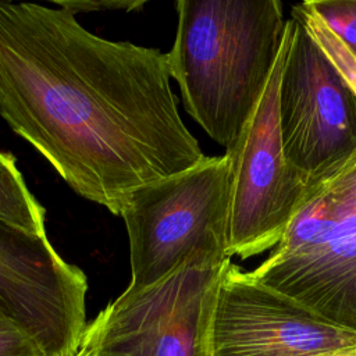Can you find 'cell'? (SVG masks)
Instances as JSON below:
<instances>
[{
	"label": "cell",
	"mask_w": 356,
	"mask_h": 356,
	"mask_svg": "<svg viewBox=\"0 0 356 356\" xmlns=\"http://www.w3.org/2000/svg\"><path fill=\"white\" fill-rule=\"evenodd\" d=\"M250 274L356 334V152L310 177L284 236Z\"/></svg>",
	"instance_id": "3957f363"
},
{
	"label": "cell",
	"mask_w": 356,
	"mask_h": 356,
	"mask_svg": "<svg viewBox=\"0 0 356 356\" xmlns=\"http://www.w3.org/2000/svg\"><path fill=\"white\" fill-rule=\"evenodd\" d=\"M291 18L277 64L253 114L225 150L231 168L228 254L249 259L275 248L302 204L310 177L282 146L278 90L291 42Z\"/></svg>",
	"instance_id": "5b68a950"
},
{
	"label": "cell",
	"mask_w": 356,
	"mask_h": 356,
	"mask_svg": "<svg viewBox=\"0 0 356 356\" xmlns=\"http://www.w3.org/2000/svg\"><path fill=\"white\" fill-rule=\"evenodd\" d=\"M356 345V334L321 318L228 260L213 307L209 356H309Z\"/></svg>",
	"instance_id": "9c48e42d"
},
{
	"label": "cell",
	"mask_w": 356,
	"mask_h": 356,
	"mask_svg": "<svg viewBox=\"0 0 356 356\" xmlns=\"http://www.w3.org/2000/svg\"><path fill=\"white\" fill-rule=\"evenodd\" d=\"M167 54L186 113L229 149L260 102L286 33L278 0H178Z\"/></svg>",
	"instance_id": "7a4b0ae2"
},
{
	"label": "cell",
	"mask_w": 356,
	"mask_h": 356,
	"mask_svg": "<svg viewBox=\"0 0 356 356\" xmlns=\"http://www.w3.org/2000/svg\"><path fill=\"white\" fill-rule=\"evenodd\" d=\"M85 273L47 236L0 221V306L42 356H75L86 328Z\"/></svg>",
	"instance_id": "ba28073f"
},
{
	"label": "cell",
	"mask_w": 356,
	"mask_h": 356,
	"mask_svg": "<svg viewBox=\"0 0 356 356\" xmlns=\"http://www.w3.org/2000/svg\"><path fill=\"white\" fill-rule=\"evenodd\" d=\"M170 81L159 49L100 38L57 6L0 1V117L111 214L206 157Z\"/></svg>",
	"instance_id": "6da1fadb"
},
{
	"label": "cell",
	"mask_w": 356,
	"mask_h": 356,
	"mask_svg": "<svg viewBox=\"0 0 356 356\" xmlns=\"http://www.w3.org/2000/svg\"><path fill=\"white\" fill-rule=\"evenodd\" d=\"M303 3L356 58V0H309Z\"/></svg>",
	"instance_id": "8fae6325"
},
{
	"label": "cell",
	"mask_w": 356,
	"mask_h": 356,
	"mask_svg": "<svg viewBox=\"0 0 356 356\" xmlns=\"http://www.w3.org/2000/svg\"><path fill=\"white\" fill-rule=\"evenodd\" d=\"M0 356H42L28 335L0 306Z\"/></svg>",
	"instance_id": "7c38bea8"
},
{
	"label": "cell",
	"mask_w": 356,
	"mask_h": 356,
	"mask_svg": "<svg viewBox=\"0 0 356 356\" xmlns=\"http://www.w3.org/2000/svg\"><path fill=\"white\" fill-rule=\"evenodd\" d=\"M229 202L225 153L135 191L121 213L129 242L128 286L156 284L186 264L229 260Z\"/></svg>",
	"instance_id": "277c9868"
},
{
	"label": "cell",
	"mask_w": 356,
	"mask_h": 356,
	"mask_svg": "<svg viewBox=\"0 0 356 356\" xmlns=\"http://www.w3.org/2000/svg\"><path fill=\"white\" fill-rule=\"evenodd\" d=\"M145 0H57L54 6L67 10L72 15L92 11H136L145 6Z\"/></svg>",
	"instance_id": "4fadbf2b"
},
{
	"label": "cell",
	"mask_w": 356,
	"mask_h": 356,
	"mask_svg": "<svg viewBox=\"0 0 356 356\" xmlns=\"http://www.w3.org/2000/svg\"><path fill=\"white\" fill-rule=\"evenodd\" d=\"M278 115L288 160L314 177L356 152V92L313 38L291 15Z\"/></svg>",
	"instance_id": "52a82bcc"
},
{
	"label": "cell",
	"mask_w": 356,
	"mask_h": 356,
	"mask_svg": "<svg viewBox=\"0 0 356 356\" xmlns=\"http://www.w3.org/2000/svg\"><path fill=\"white\" fill-rule=\"evenodd\" d=\"M44 207L31 193L15 157L0 150V221L36 236H46Z\"/></svg>",
	"instance_id": "30bf717a"
},
{
	"label": "cell",
	"mask_w": 356,
	"mask_h": 356,
	"mask_svg": "<svg viewBox=\"0 0 356 356\" xmlns=\"http://www.w3.org/2000/svg\"><path fill=\"white\" fill-rule=\"evenodd\" d=\"M75 356H81V353H79V352H78V353H76V355H75Z\"/></svg>",
	"instance_id": "9a60e30c"
},
{
	"label": "cell",
	"mask_w": 356,
	"mask_h": 356,
	"mask_svg": "<svg viewBox=\"0 0 356 356\" xmlns=\"http://www.w3.org/2000/svg\"><path fill=\"white\" fill-rule=\"evenodd\" d=\"M225 263H192L156 284L127 286L86 325L78 352L81 356H209V328Z\"/></svg>",
	"instance_id": "8992f818"
},
{
	"label": "cell",
	"mask_w": 356,
	"mask_h": 356,
	"mask_svg": "<svg viewBox=\"0 0 356 356\" xmlns=\"http://www.w3.org/2000/svg\"><path fill=\"white\" fill-rule=\"evenodd\" d=\"M309 356H356V345L331 349V350H325V352H318V353H313Z\"/></svg>",
	"instance_id": "5bb4252c"
}]
</instances>
